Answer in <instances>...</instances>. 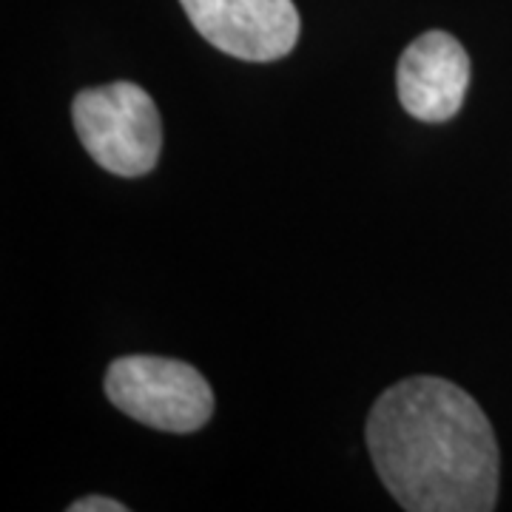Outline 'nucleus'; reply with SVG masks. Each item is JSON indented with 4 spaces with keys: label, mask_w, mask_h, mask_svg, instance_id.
I'll list each match as a JSON object with an SVG mask.
<instances>
[{
    "label": "nucleus",
    "mask_w": 512,
    "mask_h": 512,
    "mask_svg": "<svg viewBox=\"0 0 512 512\" xmlns=\"http://www.w3.org/2000/svg\"><path fill=\"white\" fill-rule=\"evenodd\" d=\"M188 20L211 46L248 63L291 55L299 40L293 0H180Z\"/></svg>",
    "instance_id": "nucleus-4"
},
{
    "label": "nucleus",
    "mask_w": 512,
    "mask_h": 512,
    "mask_svg": "<svg viewBox=\"0 0 512 512\" xmlns=\"http://www.w3.org/2000/svg\"><path fill=\"white\" fill-rule=\"evenodd\" d=\"M106 396L126 416L163 433H194L214 413V393L200 370L165 356L114 359Z\"/></svg>",
    "instance_id": "nucleus-3"
},
{
    "label": "nucleus",
    "mask_w": 512,
    "mask_h": 512,
    "mask_svg": "<svg viewBox=\"0 0 512 512\" xmlns=\"http://www.w3.org/2000/svg\"><path fill=\"white\" fill-rule=\"evenodd\" d=\"M69 512H128V507L114 498H106V495H89V498L69 504Z\"/></svg>",
    "instance_id": "nucleus-6"
},
{
    "label": "nucleus",
    "mask_w": 512,
    "mask_h": 512,
    "mask_svg": "<svg viewBox=\"0 0 512 512\" xmlns=\"http://www.w3.org/2000/svg\"><path fill=\"white\" fill-rule=\"evenodd\" d=\"M396 89L404 111L424 123L456 117L470 89V57L450 32H424L416 37L396 69Z\"/></svg>",
    "instance_id": "nucleus-5"
},
{
    "label": "nucleus",
    "mask_w": 512,
    "mask_h": 512,
    "mask_svg": "<svg viewBox=\"0 0 512 512\" xmlns=\"http://www.w3.org/2000/svg\"><path fill=\"white\" fill-rule=\"evenodd\" d=\"M72 120L89 157L117 177H143L160 160V111L134 83L80 92L72 103Z\"/></svg>",
    "instance_id": "nucleus-2"
},
{
    "label": "nucleus",
    "mask_w": 512,
    "mask_h": 512,
    "mask_svg": "<svg viewBox=\"0 0 512 512\" xmlns=\"http://www.w3.org/2000/svg\"><path fill=\"white\" fill-rule=\"evenodd\" d=\"M367 450L402 510H495V433L476 399L453 382L413 376L387 387L367 416Z\"/></svg>",
    "instance_id": "nucleus-1"
}]
</instances>
